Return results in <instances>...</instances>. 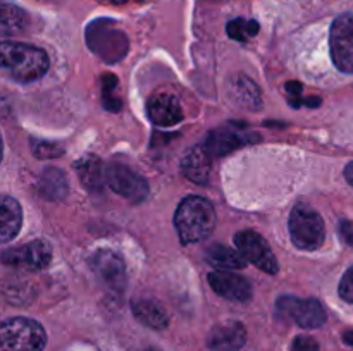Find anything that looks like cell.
Here are the masks:
<instances>
[{"label": "cell", "mask_w": 353, "mask_h": 351, "mask_svg": "<svg viewBox=\"0 0 353 351\" xmlns=\"http://www.w3.org/2000/svg\"><path fill=\"white\" fill-rule=\"evenodd\" d=\"M145 351H157V350H154V348H148V350H145Z\"/></svg>", "instance_id": "obj_34"}, {"label": "cell", "mask_w": 353, "mask_h": 351, "mask_svg": "<svg viewBox=\"0 0 353 351\" xmlns=\"http://www.w3.org/2000/svg\"><path fill=\"white\" fill-rule=\"evenodd\" d=\"M290 236L299 250L314 251L324 243V220L317 210L307 203H296L290 213Z\"/></svg>", "instance_id": "obj_5"}, {"label": "cell", "mask_w": 353, "mask_h": 351, "mask_svg": "<svg viewBox=\"0 0 353 351\" xmlns=\"http://www.w3.org/2000/svg\"><path fill=\"white\" fill-rule=\"evenodd\" d=\"M83 186L88 191H102L105 186V167L97 155H85L74 164Z\"/></svg>", "instance_id": "obj_19"}, {"label": "cell", "mask_w": 353, "mask_h": 351, "mask_svg": "<svg viewBox=\"0 0 353 351\" xmlns=\"http://www.w3.org/2000/svg\"><path fill=\"white\" fill-rule=\"evenodd\" d=\"M131 310H133L134 319H137L138 322L143 323V326L152 327V329H164V327H168V312H165L164 306L159 301H155V299H134L133 305H131Z\"/></svg>", "instance_id": "obj_20"}, {"label": "cell", "mask_w": 353, "mask_h": 351, "mask_svg": "<svg viewBox=\"0 0 353 351\" xmlns=\"http://www.w3.org/2000/svg\"><path fill=\"white\" fill-rule=\"evenodd\" d=\"M3 265L24 270H43L52 262V246L48 241L37 240L19 248H10L0 255Z\"/></svg>", "instance_id": "obj_11"}, {"label": "cell", "mask_w": 353, "mask_h": 351, "mask_svg": "<svg viewBox=\"0 0 353 351\" xmlns=\"http://www.w3.org/2000/svg\"><path fill=\"white\" fill-rule=\"evenodd\" d=\"M338 292H340L341 299H345V301L348 303H353V265L347 272H345L343 279H341L340 282V289H338Z\"/></svg>", "instance_id": "obj_26"}, {"label": "cell", "mask_w": 353, "mask_h": 351, "mask_svg": "<svg viewBox=\"0 0 353 351\" xmlns=\"http://www.w3.org/2000/svg\"><path fill=\"white\" fill-rule=\"evenodd\" d=\"M230 96L234 103L247 110H259L262 105L261 89L248 76L238 74L230 81Z\"/></svg>", "instance_id": "obj_18"}, {"label": "cell", "mask_w": 353, "mask_h": 351, "mask_svg": "<svg viewBox=\"0 0 353 351\" xmlns=\"http://www.w3.org/2000/svg\"><path fill=\"white\" fill-rule=\"evenodd\" d=\"M345 178H347V181L353 186V162H350V164L347 165V169H345Z\"/></svg>", "instance_id": "obj_30"}, {"label": "cell", "mask_w": 353, "mask_h": 351, "mask_svg": "<svg viewBox=\"0 0 353 351\" xmlns=\"http://www.w3.org/2000/svg\"><path fill=\"white\" fill-rule=\"evenodd\" d=\"M234 244L238 246L245 260L252 262L255 267L264 270L265 274H278V260L269 248L268 241L261 234H257L255 231H240L238 234H234Z\"/></svg>", "instance_id": "obj_10"}, {"label": "cell", "mask_w": 353, "mask_h": 351, "mask_svg": "<svg viewBox=\"0 0 353 351\" xmlns=\"http://www.w3.org/2000/svg\"><path fill=\"white\" fill-rule=\"evenodd\" d=\"M105 182L114 193L121 195L123 198L130 200L131 203H141L147 200L148 182L145 181L143 176L134 172L128 165L119 164V162H110L105 167Z\"/></svg>", "instance_id": "obj_6"}, {"label": "cell", "mask_w": 353, "mask_h": 351, "mask_svg": "<svg viewBox=\"0 0 353 351\" xmlns=\"http://www.w3.org/2000/svg\"><path fill=\"white\" fill-rule=\"evenodd\" d=\"M23 226V210L16 198L0 195V244L9 243L19 234Z\"/></svg>", "instance_id": "obj_16"}, {"label": "cell", "mask_w": 353, "mask_h": 351, "mask_svg": "<svg viewBox=\"0 0 353 351\" xmlns=\"http://www.w3.org/2000/svg\"><path fill=\"white\" fill-rule=\"evenodd\" d=\"M2 155H3V143H2V136H0V160H2Z\"/></svg>", "instance_id": "obj_32"}, {"label": "cell", "mask_w": 353, "mask_h": 351, "mask_svg": "<svg viewBox=\"0 0 353 351\" xmlns=\"http://www.w3.org/2000/svg\"><path fill=\"white\" fill-rule=\"evenodd\" d=\"M0 67L21 83L43 78L50 67L47 52L28 43L0 41Z\"/></svg>", "instance_id": "obj_1"}, {"label": "cell", "mask_w": 353, "mask_h": 351, "mask_svg": "<svg viewBox=\"0 0 353 351\" xmlns=\"http://www.w3.org/2000/svg\"><path fill=\"white\" fill-rule=\"evenodd\" d=\"M174 226L183 244L207 240L216 227V210L202 196H186L174 213Z\"/></svg>", "instance_id": "obj_2"}, {"label": "cell", "mask_w": 353, "mask_h": 351, "mask_svg": "<svg viewBox=\"0 0 353 351\" xmlns=\"http://www.w3.org/2000/svg\"><path fill=\"white\" fill-rule=\"evenodd\" d=\"M209 284L223 298L231 299V301H248L252 298V286L241 275L233 274V272L216 270L209 274Z\"/></svg>", "instance_id": "obj_13"}, {"label": "cell", "mask_w": 353, "mask_h": 351, "mask_svg": "<svg viewBox=\"0 0 353 351\" xmlns=\"http://www.w3.org/2000/svg\"><path fill=\"white\" fill-rule=\"evenodd\" d=\"M28 12L19 6L7 0H0V34L2 36H14L26 30Z\"/></svg>", "instance_id": "obj_21"}, {"label": "cell", "mask_w": 353, "mask_h": 351, "mask_svg": "<svg viewBox=\"0 0 353 351\" xmlns=\"http://www.w3.org/2000/svg\"><path fill=\"white\" fill-rule=\"evenodd\" d=\"M331 58L345 74H353V14H341L331 24Z\"/></svg>", "instance_id": "obj_8"}, {"label": "cell", "mask_w": 353, "mask_h": 351, "mask_svg": "<svg viewBox=\"0 0 353 351\" xmlns=\"http://www.w3.org/2000/svg\"><path fill=\"white\" fill-rule=\"evenodd\" d=\"M109 2H112V3H124V2H126V0H109Z\"/></svg>", "instance_id": "obj_33"}, {"label": "cell", "mask_w": 353, "mask_h": 351, "mask_svg": "<svg viewBox=\"0 0 353 351\" xmlns=\"http://www.w3.org/2000/svg\"><path fill=\"white\" fill-rule=\"evenodd\" d=\"M290 351H321V348L314 337L299 336L295 341H293L292 350Z\"/></svg>", "instance_id": "obj_27"}, {"label": "cell", "mask_w": 353, "mask_h": 351, "mask_svg": "<svg viewBox=\"0 0 353 351\" xmlns=\"http://www.w3.org/2000/svg\"><path fill=\"white\" fill-rule=\"evenodd\" d=\"M259 140L261 138H259L257 133L247 131V127L241 126V124L231 123L210 131L202 147L209 151L210 157H224V155L241 148L243 145L255 143Z\"/></svg>", "instance_id": "obj_9"}, {"label": "cell", "mask_w": 353, "mask_h": 351, "mask_svg": "<svg viewBox=\"0 0 353 351\" xmlns=\"http://www.w3.org/2000/svg\"><path fill=\"white\" fill-rule=\"evenodd\" d=\"M259 28L261 26H259L257 21H245L243 17H238V19H233L228 23L226 31L230 34V38H233V40L247 41L259 33Z\"/></svg>", "instance_id": "obj_24"}, {"label": "cell", "mask_w": 353, "mask_h": 351, "mask_svg": "<svg viewBox=\"0 0 353 351\" xmlns=\"http://www.w3.org/2000/svg\"><path fill=\"white\" fill-rule=\"evenodd\" d=\"M285 89H286V93H288V95H292V96H299V98H300V95H302L303 86L300 85L299 81H290V83H286Z\"/></svg>", "instance_id": "obj_29"}, {"label": "cell", "mask_w": 353, "mask_h": 351, "mask_svg": "<svg viewBox=\"0 0 353 351\" xmlns=\"http://www.w3.org/2000/svg\"><path fill=\"white\" fill-rule=\"evenodd\" d=\"M279 315L293 320L303 329H319L326 323V310L314 298H296V296H281L276 303Z\"/></svg>", "instance_id": "obj_7"}, {"label": "cell", "mask_w": 353, "mask_h": 351, "mask_svg": "<svg viewBox=\"0 0 353 351\" xmlns=\"http://www.w3.org/2000/svg\"><path fill=\"white\" fill-rule=\"evenodd\" d=\"M68 179L65 174L57 167H47L40 176L38 182V191L43 198L54 200V202H62L68 196Z\"/></svg>", "instance_id": "obj_22"}, {"label": "cell", "mask_w": 353, "mask_h": 351, "mask_svg": "<svg viewBox=\"0 0 353 351\" xmlns=\"http://www.w3.org/2000/svg\"><path fill=\"white\" fill-rule=\"evenodd\" d=\"M148 117L155 126L171 127L183 120V109L176 96L157 93L148 100Z\"/></svg>", "instance_id": "obj_15"}, {"label": "cell", "mask_w": 353, "mask_h": 351, "mask_svg": "<svg viewBox=\"0 0 353 351\" xmlns=\"http://www.w3.org/2000/svg\"><path fill=\"white\" fill-rule=\"evenodd\" d=\"M343 339L345 343L350 344V346H353V330H348V332L343 334Z\"/></svg>", "instance_id": "obj_31"}, {"label": "cell", "mask_w": 353, "mask_h": 351, "mask_svg": "<svg viewBox=\"0 0 353 351\" xmlns=\"http://www.w3.org/2000/svg\"><path fill=\"white\" fill-rule=\"evenodd\" d=\"M205 260L210 265L223 270H240L247 265V260L241 257V253L224 246V244H212L205 250Z\"/></svg>", "instance_id": "obj_23"}, {"label": "cell", "mask_w": 353, "mask_h": 351, "mask_svg": "<svg viewBox=\"0 0 353 351\" xmlns=\"http://www.w3.org/2000/svg\"><path fill=\"white\" fill-rule=\"evenodd\" d=\"M340 234L345 240V243L353 244V222L348 220H341L340 222Z\"/></svg>", "instance_id": "obj_28"}, {"label": "cell", "mask_w": 353, "mask_h": 351, "mask_svg": "<svg viewBox=\"0 0 353 351\" xmlns=\"http://www.w3.org/2000/svg\"><path fill=\"white\" fill-rule=\"evenodd\" d=\"M86 43L93 54L99 55L102 61L109 64L123 61L130 48V41L124 31L117 30L116 21L95 19L86 28Z\"/></svg>", "instance_id": "obj_3"}, {"label": "cell", "mask_w": 353, "mask_h": 351, "mask_svg": "<svg viewBox=\"0 0 353 351\" xmlns=\"http://www.w3.org/2000/svg\"><path fill=\"white\" fill-rule=\"evenodd\" d=\"M90 264L103 286L110 291L123 292L126 286V267L119 255L110 250H99L93 253Z\"/></svg>", "instance_id": "obj_12"}, {"label": "cell", "mask_w": 353, "mask_h": 351, "mask_svg": "<svg viewBox=\"0 0 353 351\" xmlns=\"http://www.w3.org/2000/svg\"><path fill=\"white\" fill-rule=\"evenodd\" d=\"M247 341L245 326L238 320H226L221 322L210 330L209 348L212 351H238L243 348Z\"/></svg>", "instance_id": "obj_14"}, {"label": "cell", "mask_w": 353, "mask_h": 351, "mask_svg": "<svg viewBox=\"0 0 353 351\" xmlns=\"http://www.w3.org/2000/svg\"><path fill=\"white\" fill-rule=\"evenodd\" d=\"M210 169H212V157L203 147H193L188 153L183 157L181 171L190 181L196 184H205L209 181Z\"/></svg>", "instance_id": "obj_17"}, {"label": "cell", "mask_w": 353, "mask_h": 351, "mask_svg": "<svg viewBox=\"0 0 353 351\" xmlns=\"http://www.w3.org/2000/svg\"><path fill=\"white\" fill-rule=\"evenodd\" d=\"M47 334L37 320L14 317L0 322V351H43Z\"/></svg>", "instance_id": "obj_4"}, {"label": "cell", "mask_w": 353, "mask_h": 351, "mask_svg": "<svg viewBox=\"0 0 353 351\" xmlns=\"http://www.w3.org/2000/svg\"><path fill=\"white\" fill-rule=\"evenodd\" d=\"M33 153L38 158H57L64 153V150L50 141H33Z\"/></svg>", "instance_id": "obj_25"}]
</instances>
